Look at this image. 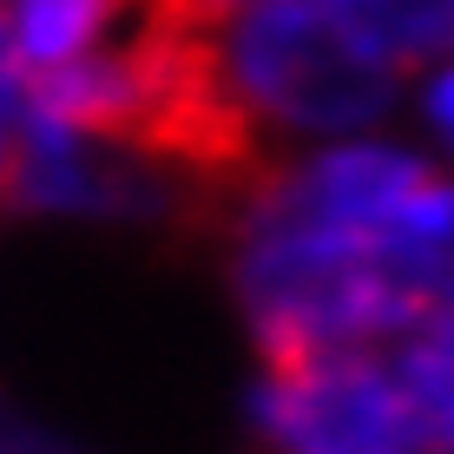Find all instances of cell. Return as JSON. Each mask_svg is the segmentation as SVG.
<instances>
[{"label":"cell","mask_w":454,"mask_h":454,"mask_svg":"<svg viewBox=\"0 0 454 454\" xmlns=\"http://www.w3.org/2000/svg\"><path fill=\"white\" fill-rule=\"evenodd\" d=\"M238 296L257 330L263 363H296L323 349H356V342L395 336L442 323V296L415 290L395 277L382 257L323 238L290 217H257L244 224V257H238Z\"/></svg>","instance_id":"obj_1"},{"label":"cell","mask_w":454,"mask_h":454,"mask_svg":"<svg viewBox=\"0 0 454 454\" xmlns=\"http://www.w3.org/2000/svg\"><path fill=\"white\" fill-rule=\"evenodd\" d=\"M231 80L244 106H263L284 125L309 132H349L388 113L395 73L363 53L317 0H250L231 13Z\"/></svg>","instance_id":"obj_2"},{"label":"cell","mask_w":454,"mask_h":454,"mask_svg":"<svg viewBox=\"0 0 454 454\" xmlns=\"http://www.w3.org/2000/svg\"><path fill=\"white\" fill-rule=\"evenodd\" d=\"M257 421L284 454H402L448 448V428L421 421L388 363L363 349H323L296 363H263Z\"/></svg>","instance_id":"obj_3"},{"label":"cell","mask_w":454,"mask_h":454,"mask_svg":"<svg viewBox=\"0 0 454 454\" xmlns=\"http://www.w3.org/2000/svg\"><path fill=\"white\" fill-rule=\"evenodd\" d=\"M0 205L7 211H80V217H159L171 205V184L152 165L99 145V138L20 119V138L0 159Z\"/></svg>","instance_id":"obj_4"},{"label":"cell","mask_w":454,"mask_h":454,"mask_svg":"<svg viewBox=\"0 0 454 454\" xmlns=\"http://www.w3.org/2000/svg\"><path fill=\"white\" fill-rule=\"evenodd\" d=\"M317 7L388 73L448 46V0H317Z\"/></svg>","instance_id":"obj_5"},{"label":"cell","mask_w":454,"mask_h":454,"mask_svg":"<svg viewBox=\"0 0 454 454\" xmlns=\"http://www.w3.org/2000/svg\"><path fill=\"white\" fill-rule=\"evenodd\" d=\"M113 20V0H13V59H20V80L46 67H67L80 59L99 27Z\"/></svg>","instance_id":"obj_6"},{"label":"cell","mask_w":454,"mask_h":454,"mask_svg":"<svg viewBox=\"0 0 454 454\" xmlns=\"http://www.w3.org/2000/svg\"><path fill=\"white\" fill-rule=\"evenodd\" d=\"M0 119H20V59H13L7 13H0Z\"/></svg>","instance_id":"obj_7"},{"label":"cell","mask_w":454,"mask_h":454,"mask_svg":"<svg viewBox=\"0 0 454 454\" xmlns=\"http://www.w3.org/2000/svg\"><path fill=\"white\" fill-rule=\"evenodd\" d=\"M428 125H434V132H448V73H434V80H428Z\"/></svg>","instance_id":"obj_8"}]
</instances>
